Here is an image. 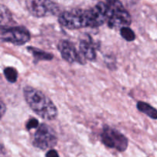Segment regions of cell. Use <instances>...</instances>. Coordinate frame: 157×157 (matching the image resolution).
Instances as JSON below:
<instances>
[{
    "label": "cell",
    "mask_w": 157,
    "mask_h": 157,
    "mask_svg": "<svg viewBox=\"0 0 157 157\" xmlns=\"http://www.w3.org/2000/svg\"><path fill=\"white\" fill-rule=\"evenodd\" d=\"M23 92L27 104L38 116L47 121H53L57 117L56 106L41 90L32 87H25Z\"/></svg>",
    "instance_id": "cell-1"
},
{
    "label": "cell",
    "mask_w": 157,
    "mask_h": 157,
    "mask_svg": "<svg viewBox=\"0 0 157 157\" xmlns=\"http://www.w3.org/2000/svg\"><path fill=\"white\" fill-rule=\"evenodd\" d=\"M58 21L61 25L69 29H78L86 27L93 28L90 9H74L64 12L60 14Z\"/></svg>",
    "instance_id": "cell-2"
},
{
    "label": "cell",
    "mask_w": 157,
    "mask_h": 157,
    "mask_svg": "<svg viewBox=\"0 0 157 157\" xmlns=\"http://www.w3.org/2000/svg\"><path fill=\"white\" fill-rule=\"evenodd\" d=\"M110 13L108 18V25L111 29L123 28L131 24V17L120 1L109 2Z\"/></svg>",
    "instance_id": "cell-3"
},
{
    "label": "cell",
    "mask_w": 157,
    "mask_h": 157,
    "mask_svg": "<svg viewBox=\"0 0 157 157\" xmlns=\"http://www.w3.org/2000/svg\"><path fill=\"white\" fill-rule=\"evenodd\" d=\"M26 8L32 15L38 18L57 15L59 7L51 0H26Z\"/></svg>",
    "instance_id": "cell-4"
},
{
    "label": "cell",
    "mask_w": 157,
    "mask_h": 157,
    "mask_svg": "<svg viewBox=\"0 0 157 157\" xmlns=\"http://www.w3.org/2000/svg\"><path fill=\"white\" fill-rule=\"evenodd\" d=\"M58 142V137L55 130L46 124L38 127L35 133L33 145L41 150H47L55 147Z\"/></svg>",
    "instance_id": "cell-5"
},
{
    "label": "cell",
    "mask_w": 157,
    "mask_h": 157,
    "mask_svg": "<svg viewBox=\"0 0 157 157\" xmlns=\"http://www.w3.org/2000/svg\"><path fill=\"white\" fill-rule=\"evenodd\" d=\"M1 41L9 42L15 45H22L30 40V33L24 27H3L1 28Z\"/></svg>",
    "instance_id": "cell-6"
},
{
    "label": "cell",
    "mask_w": 157,
    "mask_h": 157,
    "mask_svg": "<svg viewBox=\"0 0 157 157\" xmlns=\"http://www.w3.org/2000/svg\"><path fill=\"white\" fill-rule=\"evenodd\" d=\"M101 140L107 147L114 148L121 152H124L128 147L127 137L115 129L106 126L101 133Z\"/></svg>",
    "instance_id": "cell-7"
},
{
    "label": "cell",
    "mask_w": 157,
    "mask_h": 157,
    "mask_svg": "<svg viewBox=\"0 0 157 157\" xmlns=\"http://www.w3.org/2000/svg\"><path fill=\"white\" fill-rule=\"evenodd\" d=\"M58 49L61 57L67 62L74 63L77 61L82 64L84 63L82 61L83 58L80 56V53H78L75 46L70 41H61L58 44Z\"/></svg>",
    "instance_id": "cell-8"
},
{
    "label": "cell",
    "mask_w": 157,
    "mask_h": 157,
    "mask_svg": "<svg viewBox=\"0 0 157 157\" xmlns=\"http://www.w3.org/2000/svg\"><path fill=\"white\" fill-rule=\"evenodd\" d=\"M80 53L86 59L93 61L96 58V52L94 48L89 41H82L80 43Z\"/></svg>",
    "instance_id": "cell-9"
},
{
    "label": "cell",
    "mask_w": 157,
    "mask_h": 157,
    "mask_svg": "<svg viewBox=\"0 0 157 157\" xmlns=\"http://www.w3.org/2000/svg\"><path fill=\"white\" fill-rule=\"evenodd\" d=\"M137 109L140 112H142L144 114L147 115L152 119H157V110L148 104L147 103L143 102V101H139L136 104Z\"/></svg>",
    "instance_id": "cell-10"
},
{
    "label": "cell",
    "mask_w": 157,
    "mask_h": 157,
    "mask_svg": "<svg viewBox=\"0 0 157 157\" xmlns=\"http://www.w3.org/2000/svg\"><path fill=\"white\" fill-rule=\"evenodd\" d=\"M28 50L33 55L34 58L37 61H49L53 58V55L52 54L43 52V51L35 48L29 47Z\"/></svg>",
    "instance_id": "cell-11"
},
{
    "label": "cell",
    "mask_w": 157,
    "mask_h": 157,
    "mask_svg": "<svg viewBox=\"0 0 157 157\" xmlns=\"http://www.w3.org/2000/svg\"><path fill=\"white\" fill-rule=\"evenodd\" d=\"M4 75L9 82H16L17 78H18V73H17V71L13 67H6L4 70Z\"/></svg>",
    "instance_id": "cell-12"
},
{
    "label": "cell",
    "mask_w": 157,
    "mask_h": 157,
    "mask_svg": "<svg viewBox=\"0 0 157 157\" xmlns=\"http://www.w3.org/2000/svg\"><path fill=\"white\" fill-rule=\"evenodd\" d=\"M121 35L123 38L128 41H133L136 38V35L133 31L128 26H125L121 29Z\"/></svg>",
    "instance_id": "cell-13"
},
{
    "label": "cell",
    "mask_w": 157,
    "mask_h": 157,
    "mask_svg": "<svg viewBox=\"0 0 157 157\" xmlns=\"http://www.w3.org/2000/svg\"><path fill=\"white\" fill-rule=\"evenodd\" d=\"M9 20H12V16L8 10L7 8L3 5L1 6V28H3L6 24V27H7V24L9 22Z\"/></svg>",
    "instance_id": "cell-14"
},
{
    "label": "cell",
    "mask_w": 157,
    "mask_h": 157,
    "mask_svg": "<svg viewBox=\"0 0 157 157\" xmlns=\"http://www.w3.org/2000/svg\"><path fill=\"white\" fill-rule=\"evenodd\" d=\"M38 127V121L35 118H31L26 123V129L31 130V129H35Z\"/></svg>",
    "instance_id": "cell-15"
},
{
    "label": "cell",
    "mask_w": 157,
    "mask_h": 157,
    "mask_svg": "<svg viewBox=\"0 0 157 157\" xmlns=\"http://www.w3.org/2000/svg\"><path fill=\"white\" fill-rule=\"evenodd\" d=\"M46 157H59V156H58V153L56 150H51L47 153Z\"/></svg>",
    "instance_id": "cell-16"
},
{
    "label": "cell",
    "mask_w": 157,
    "mask_h": 157,
    "mask_svg": "<svg viewBox=\"0 0 157 157\" xmlns=\"http://www.w3.org/2000/svg\"><path fill=\"white\" fill-rule=\"evenodd\" d=\"M5 110H6V107H5V105H4V103L2 101L1 102V115L2 116H3V115H4Z\"/></svg>",
    "instance_id": "cell-17"
},
{
    "label": "cell",
    "mask_w": 157,
    "mask_h": 157,
    "mask_svg": "<svg viewBox=\"0 0 157 157\" xmlns=\"http://www.w3.org/2000/svg\"><path fill=\"white\" fill-rule=\"evenodd\" d=\"M107 2H113L119 1V0H106Z\"/></svg>",
    "instance_id": "cell-18"
}]
</instances>
